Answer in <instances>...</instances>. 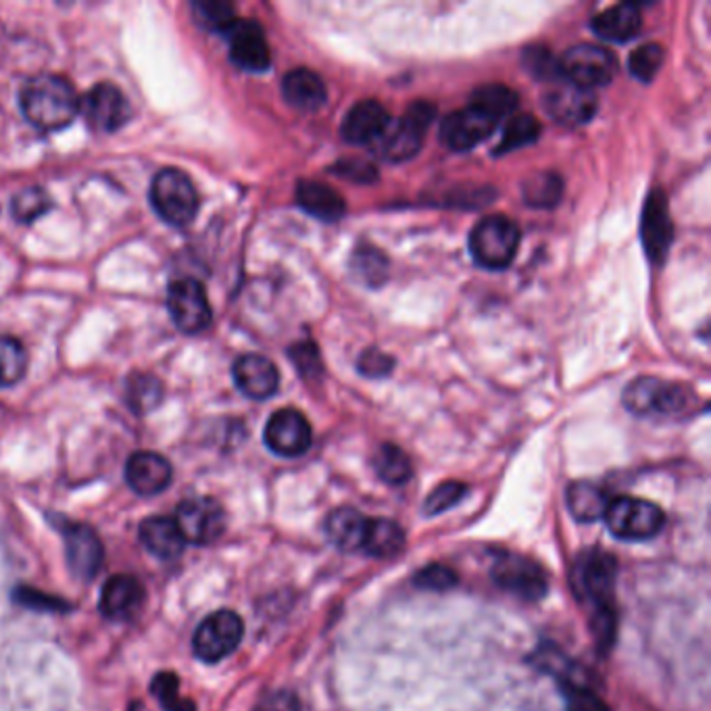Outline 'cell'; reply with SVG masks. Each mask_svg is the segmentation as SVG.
<instances>
[{"label": "cell", "instance_id": "6da1fadb", "mask_svg": "<svg viewBox=\"0 0 711 711\" xmlns=\"http://www.w3.org/2000/svg\"><path fill=\"white\" fill-rule=\"evenodd\" d=\"M617 564L614 555L603 549L582 551L574 564L572 584L574 593L593 612V632L598 645L610 646L614 641V588Z\"/></svg>", "mask_w": 711, "mask_h": 711}, {"label": "cell", "instance_id": "7a4b0ae2", "mask_svg": "<svg viewBox=\"0 0 711 711\" xmlns=\"http://www.w3.org/2000/svg\"><path fill=\"white\" fill-rule=\"evenodd\" d=\"M19 107L30 126L50 134L74 124L80 114V98L64 76L40 74L23 84Z\"/></svg>", "mask_w": 711, "mask_h": 711}, {"label": "cell", "instance_id": "3957f363", "mask_svg": "<svg viewBox=\"0 0 711 711\" xmlns=\"http://www.w3.org/2000/svg\"><path fill=\"white\" fill-rule=\"evenodd\" d=\"M522 241L516 222L505 215H488L469 234V253L485 270H505L514 263Z\"/></svg>", "mask_w": 711, "mask_h": 711}, {"label": "cell", "instance_id": "277c9868", "mask_svg": "<svg viewBox=\"0 0 711 711\" xmlns=\"http://www.w3.org/2000/svg\"><path fill=\"white\" fill-rule=\"evenodd\" d=\"M150 205L165 224L186 227L193 224L201 201L193 179L176 167H165L150 184Z\"/></svg>", "mask_w": 711, "mask_h": 711}, {"label": "cell", "instance_id": "5b68a950", "mask_svg": "<svg viewBox=\"0 0 711 711\" xmlns=\"http://www.w3.org/2000/svg\"><path fill=\"white\" fill-rule=\"evenodd\" d=\"M536 662L545 672L553 674V679L559 680L567 711H610L605 701L591 689V676L584 674L582 665L572 662L559 649L540 646Z\"/></svg>", "mask_w": 711, "mask_h": 711}, {"label": "cell", "instance_id": "8992f818", "mask_svg": "<svg viewBox=\"0 0 711 711\" xmlns=\"http://www.w3.org/2000/svg\"><path fill=\"white\" fill-rule=\"evenodd\" d=\"M605 524L620 540H649L662 533L665 516L655 503L617 497L605 509Z\"/></svg>", "mask_w": 711, "mask_h": 711}, {"label": "cell", "instance_id": "52a82bcc", "mask_svg": "<svg viewBox=\"0 0 711 711\" xmlns=\"http://www.w3.org/2000/svg\"><path fill=\"white\" fill-rule=\"evenodd\" d=\"M689 403L691 392L686 388L651 376L636 378L624 390V405L634 416H672Z\"/></svg>", "mask_w": 711, "mask_h": 711}, {"label": "cell", "instance_id": "ba28073f", "mask_svg": "<svg viewBox=\"0 0 711 711\" xmlns=\"http://www.w3.org/2000/svg\"><path fill=\"white\" fill-rule=\"evenodd\" d=\"M244 636L243 617L230 610L207 615L194 632V655L201 662L217 663L234 653Z\"/></svg>", "mask_w": 711, "mask_h": 711}, {"label": "cell", "instance_id": "9c48e42d", "mask_svg": "<svg viewBox=\"0 0 711 711\" xmlns=\"http://www.w3.org/2000/svg\"><path fill=\"white\" fill-rule=\"evenodd\" d=\"M167 309L176 328L186 337H196L210 328V299L196 277H179L169 284Z\"/></svg>", "mask_w": 711, "mask_h": 711}, {"label": "cell", "instance_id": "30bf717a", "mask_svg": "<svg viewBox=\"0 0 711 711\" xmlns=\"http://www.w3.org/2000/svg\"><path fill=\"white\" fill-rule=\"evenodd\" d=\"M437 117V107L428 100L413 103L403 117L397 121L395 129L384 138L382 157L390 163L409 162L420 153L426 132Z\"/></svg>", "mask_w": 711, "mask_h": 711}, {"label": "cell", "instance_id": "8fae6325", "mask_svg": "<svg viewBox=\"0 0 711 711\" xmlns=\"http://www.w3.org/2000/svg\"><path fill=\"white\" fill-rule=\"evenodd\" d=\"M490 576L505 591L528 601L543 598L549 591V578L545 569L533 559L509 551L495 555Z\"/></svg>", "mask_w": 711, "mask_h": 711}, {"label": "cell", "instance_id": "7c38bea8", "mask_svg": "<svg viewBox=\"0 0 711 711\" xmlns=\"http://www.w3.org/2000/svg\"><path fill=\"white\" fill-rule=\"evenodd\" d=\"M559 76L566 81L593 90L614 80L615 57L595 45H578L567 50L559 61Z\"/></svg>", "mask_w": 711, "mask_h": 711}, {"label": "cell", "instance_id": "4fadbf2b", "mask_svg": "<svg viewBox=\"0 0 711 711\" xmlns=\"http://www.w3.org/2000/svg\"><path fill=\"white\" fill-rule=\"evenodd\" d=\"M80 111L86 124L98 134H114L124 128L132 117L128 98L111 81L95 84L81 98Z\"/></svg>", "mask_w": 711, "mask_h": 711}, {"label": "cell", "instance_id": "5bb4252c", "mask_svg": "<svg viewBox=\"0 0 711 711\" xmlns=\"http://www.w3.org/2000/svg\"><path fill=\"white\" fill-rule=\"evenodd\" d=\"M176 526L186 543L211 545L226 533V512L211 497H191L178 505Z\"/></svg>", "mask_w": 711, "mask_h": 711}, {"label": "cell", "instance_id": "9a60e30c", "mask_svg": "<svg viewBox=\"0 0 711 711\" xmlns=\"http://www.w3.org/2000/svg\"><path fill=\"white\" fill-rule=\"evenodd\" d=\"M265 445L280 457H301L313 442V432L308 418L296 409H280L265 426Z\"/></svg>", "mask_w": 711, "mask_h": 711}, {"label": "cell", "instance_id": "2e32d148", "mask_svg": "<svg viewBox=\"0 0 711 711\" xmlns=\"http://www.w3.org/2000/svg\"><path fill=\"white\" fill-rule=\"evenodd\" d=\"M545 111L564 126H582L588 124L597 114V97L593 90H586L574 84H555L543 95Z\"/></svg>", "mask_w": 711, "mask_h": 711}, {"label": "cell", "instance_id": "e0dca14e", "mask_svg": "<svg viewBox=\"0 0 711 711\" xmlns=\"http://www.w3.org/2000/svg\"><path fill=\"white\" fill-rule=\"evenodd\" d=\"M226 38L230 45V59L236 67L253 74L270 69L272 52H270L263 28L257 21L236 19V23L227 30Z\"/></svg>", "mask_w": 711, "mask_h": 711}, {"label": "cell", "instance_id": "ac0fdd59", "mask_svg": "<svg viewBox=\"0 0 711 711\" xmlns=\"http://www.w3.org/2000/svg\"><path fill=\"white\" fill-rule=\"evenodd\" d=\"M61 533H64L69 572L78 581H92L103 566V557H105V549L98 534L86 524H65Z\"/></svg>", "mask_w": 711, "mask_h": 711}, {"label": "cell", "instance_id": "d6986e66", "mask_svg": "<svg viewBox=\"0 0 711 711\" xmlns=\"http://www.w3.org/2000/svg\"><path fill=\"white\" fill-rule=\"evenodd\" d=\"M145 598L143 582L129 574H117L103 584L98 610L107 620L128 622L143 610Z\"/></svg>", "mask_w": 711, "mask_h": 711}, {"label": "cell", "instance_id": "ffe728a7", "mask_svg": "<svg viewBox=\"0 0 711 711\" xmlns=\"http://www.w3.org/2000/svg\"><path fill=\"white\" fill-rule=\"evenodd\" d=\"M495 128H497L495 119H490L488 115L469 105L468 109L452 111L451 115L445 117V121L440 126V140L451 150L464 153V150H469V148L485 143Z\"/></svg>", "mask_w": 711, "mask_h": 711}, {"label": "cell", "instance_id": "44dd1931", "mask_svg": "<svg viewBox=\"0 0 711 711\" xmlns=\"http://www.w3.org/2000/svg\"><path fill=\"white\" fill-rule=\"evenodd\" d=\"M641 236H643L646 257L651 259V263L662 265L668 251H670L672 238H674L668 201H665V194L662 191H653L646 198Z\"/></svg>", "mask_w": 711, "mask_h": 711}, {"label": "cell", "instance_id": "7402d4cb", "mask_svg": "<svg viewBox=\"0 0 711 711\" xmlns=\"http://www.w3.org/2000/svg\"><path fill=\"white\" fill-rule=\"evenodd\" d=\"M232 376L238 390L253 401H265L274 397L280 388V372L274 363L263 356L238 357L232 366Z\"/></svg>", "mask_w": 711, "mask_h": 711}, {"label": "cell", "instance_id": "603a6c76", "mask_svg": "<svg viewBox=\"0 0 711 711\" xmlns=\"http://www.w3.org/2000/svg\"><path fill=\"white\" fill-rule=\"evenodd\" d=\"M390 128V114L378 100H359L342 121V138L351 145H370Z\"/></svg>", "mask_w": 711, "mask_h": 711}, {"label": "cell", "instance_id": "cb8c5ba5", "mask_svg": "<svg viewBox=\"0 0 711 711\" xmlns=\"http://www.w3.org/2000/svg\"><path fill=\"white\" fill-rule=\"evenodd\" d=\"M126 480L136 495H159L172 483V464L159 452H134L126 464Z\"/></svg>", "mask_w": 711, "mask_h": 711}, {"label": "cell", "instance_id": "d4e9b609", "mask_svg": "<svg viewBox=\"0 0 711 711\" xmlns=\"http://www.w3.org/2000/svg\"><path fill=\"white\" fill-rule=\"evenodd\" d=\"M643 28L641 7L634 2H620L607 7L593 19V30L598 38L612 42H629Z\"/></svg>", "mask_w": 711, "mask_h": 711}, {"label": "cell", "instance_id": "484cf974", "mask_svg": "<svg viewBox=\"0 0 711 711\" xmlns=\"http://www.w3.org/2000/svg\"><path fill=\"white\" fill-rule=\"evenodd\" d=\"M282 95L299 111H318L325 105L328 90L322 78L305 67L292 69L282 80Z\"/></svg>", "mask_w": 711, "mask_h": 711}, {"label": "cell", "instance_id": "4316f807", "mask_svg": "<svg viewBox=\"0 0 711 711\" xmlns=\"http://www.w3.org/2000/svg\"><path fill=\"white\" fill-rule=\"evenodd\" d=\"M140 540L146 551H150L155 557L163 562H174L182 555L186 547V540L179 533L178 526L169 517H146L140 524Z\"/></svg>", "mask_w": 711, "mask_h": 711}, {"label": "cell", "instance_id": "83f0119b", "mask_svg": "<svg viewBox=\"0 0 711 711\" xmlns=\"http://www.w3.org/2000/svg\"><path fill=\"white\" fill-rule=\"evenodd\" d=\"M368 526L370 517L359 514L353 507H339L325 517V534L342 551L363 549Z\"/></svg>", "mask_w": 711, "mask_h": 711}, {"label": "cell", "instance_id": "f1b7e54d", "mask_svg": "<svg viewBox=\"0 0 711 711\" xmlns=\"http://www.w3.org/2000/svg\"><path fill=\"white\" fill-rule=\"evenodd\" d=\"M296 203L301 210L322 222H339L347 211V203L339 191L322 182H301L296 186Z\"/></svg>", "mask_w": 711, "mask_h": 711}, {"label": "cell", "instance_id": "f546056e", "mask_svg": "<svg viewBox=\"0 0 711 711\" xmlns=\"http://www.w3.org/2000/svg\"><path fill=\"white\" fill-rule=\"evenodd\" d=\"M405 547L403 528L387 519V517H370V526H368V536L363 543L361 553L376 557V559H388L399 555Z\"/></svg>", "mask_w": 711, "mask_h": 711}, {"label": "cell", "instance_id": "4dcf8cb0", "mask_svg": "<svg viewBox=\"0 0 711 711\" xmlns=\"http://www.w3.org/2000/svg\"><path fill=\"white\" fill-rule=\"evenodd\" d=\"M610 505L607 495L593 483H574L567 488V509L582 524L597 522L605 516V509Z\"/></svg>", "mask_w": 711, "mask_h": 711}, {"label": "cell", "instance_id": "1f68e13d", "mask_svg": "<svg viewBox=\"0 0 711 711\" xmlns=\"http://www.w3.org/2000/svg\"><path fill=\"white\" fill-rule=\"evenodd\" d=\"M474 109L483 111L488 115L490 119H495L497 124L501 121L503 117L514 114L517 107V95L503 86V84H488L478 88L474 95H471V103H469Z\"/></svg>", "mask_w": 711, "mask_h": 711}, {"label": "cell", "instance_id": "d6a6232c", "mask_svg": "<svg viewBox=\"0 0 711 711\" xmlns=\"http://www.w3.org/2000/svg\"><path fill=\"white\" fill-rule=\"evenodd\" d=\"M126 399H128L132 411L145 416V413L157 409L162 405V380L157 376H153V373H132L128 378V387H126Z\"/></svg>", "mask_w": 711, "mask_h": 711}, {"label": "cell", "instance_id": "836d02e7", "mask_svg": "<svg viewBox=\"0 0 711 711\" xmlns=\"http://www.w3.org/2000/svg\"><path fill=\"white\" fill-rule=\"evenodd\" d=\"M373 468L384 483L395 486L405 485L413 474L407 452L399 449L397 445H388V442L373 455Z\"/></svg>", "mask_w": 711, "mask_h": 711}, {"label": "cell", "instance_id": "e575fe53", "mask_svg": "<svg viewBox=\"0 0 711 711\" xmlns=\"http://www.w3.org/2000/svg\"><path fill=\"white\" fill-rule=\"evenodd\" d=\"M28 372V353L13 337H0V388L16 387Z\"/></svg>", "mask_w": 711, "mask_h": 711}, {"label": "cell", "instance_id": "d590c367", "mask_svg": "<svg viewBox=\"0 0 711 711\" xmlns=\"http://www.w3.org/2000/svg\"><path fill=\"white\" fill-rule=\"evenodd\" d=\"M562 193H564V182L549 172L536 174L533 178L526 179L522 186L524 201L530 207H538V210L555 207L562 198Z\"/></svg>", "mask_w": 711, "mask_h": 711}, {"label": "cell", "instance_id": "8d00e7d4", "mask_svg": "<svg viewBox=\"0 0 711 711\" xmlns=\"http://www.w3.org/2000/svg\"><path fill=\"white\" fill-rule=\"evenodd\" d=\"M193 16L207 32L224 33L236 23V13L230 2L222 0H198L193 2Z\"/></svg>", "mask_w": 711, "mask_h": 711}, {"label": "cell", "instance_id": "74e56055", "mask_svg": "<svg viewBox=\"0 0 711 711\" xmlns=\"http://www.w3.org/2000/svg\"><path fill=\"white\" fill-rule=\"evenodd\" d=\"M50 210L52 201L49 193L40 186H28L19 191L11 201V215L16 217L17 224H32Z\"/></svg>", "mask_w": 711, "mask_h": 711}, {"label": "cell", "instance_id": "f35d334b", "mask_svg": "<svg viewBox=\"0 0 711 711\" xmlns=\"http://www.w3.org/2000/svg\"><path fill=\"white\" fill-rule=\"evenodd\" d=\"M351 270L363 284L382 286L388 275V261L378 249L359 246L351 259Z\"/></svg>", "mask_w": 711, "mask_h": 711}, {"label": "cell", "instance_id": "ab89813d", "mask_svg": "<svg viewBox=\"0 0 711 711\" xmlns=\"http://www.w3.org/2000/svg\"><path fill=\"white\" fill-rule=\"evenodd\" d=\"M540 136V124L533 115H514L503 129L501 143L497 146V155L517 150L522 146L533 145Z\"/></svg>", "mask_w": 711, "mask_h": 711}, {"label": "cell", "instance_id": "60d3db41", "mask_svg": "<svg viewBox=\"0 0 711 711\" xmlns=\"http://www.w3.org/2000/svg\"><path fill=\"white\" fill-rule=\"evenodd\" d=\"M150 693L165 711H196L194 701L179 697V680L174 672H159L150 682Z\"/></svg>", "mask_w": 711, "mask_h": 711}, {"label": "cell", "instance_id": "b9f144b4", "mask_svg": "<svg viewBox=\"0 0 711 711\" xmlns=\"http://www.w3.org/2000/svg\"><path fill=\"white\" fill-rule=\"evenodd\" d=\"M662 64V47L651 42V45H643L632 52L631 59H629V69L636 80L651 81L658 76Z\"/></svg>", "mask_w": 711, "mask_h": 711}, {"label": "cell", "instance_id": "7bdbcfd3", "mask_svg": "<svg viewBox=\"0 0 711 711\" xmlns=\"http://www.w3.org/2000/svg\"><path fill=\"white\" fill-rule=\"evenodd\" d=\"M466 493H468V486L461 485V483H445V485L437 486L423 503V512L428 516H438L461 501L466 497Z\"/></svg>", "mask_w": 711, "mask_h": 711}, {"label": "cell", "instance_id": "ee69618b", "mask_svg": "<svg viewBox=\"0 0 711 711\" xmlns=\"http://www.w3.org/2000/svg\"><path fill=\"white\" fill-rule=\"evenodd\" d=\"M416 584L426 591H440L442 593L457 584V574L452 572L451 567L435 564V566L423 567L416 574Z\"/></svg>", "mask_w": 711, "mask_h": 711}, {"label": "cell", "instance_id": "f6af8a7d", "mask_svg": "<svg viewBox=\"0 0 711 711\" xmlns=\"http://www.w3.org/2000/svg\"><path fill=\"white\" fill-rule=\"evenodd\" d=\"M16 601H19L26 607L40 610V612H67V603L61 601V598L49 597L47 593L36 591V588H28V586L17 588Z\"/></svg>", "mask_w": 711, "mask_h": 711}, {"label": "cell", "instance_id": "bcb514c9", "mask_svg": "<svg viewBox=\"0 0 711 711\" xmlns=\"http://www.w3.org/2000/svg\"><path fill=\"white\" fill-rule=\"evenodd\" d=\"M524 59H526V69L543 80L559 76V64H553V57L547 49H526Z\"/></svg>", "mask_w": 711, "mask_h": 711}, {"label": "cell", "instance_id": "7dc6e473", "mask_svg": "<svg viewBox=\"0 0 711 711\" xmlns=\"http://www.w3.org/2000/svg\"><path fill=\"white\" fill-rule=\"evenodd\" d=\"M392 357L382 353L380 349H370L363 356L359 357V372L368 378H384L392 372Z\"/></svg>", "mask_w": 711, "mask_h": 711}, {"label": "cell", "instance_id": "c3c4849f", "mask_svg": "<svg viewBox=\"0 0 711 711\" xmlns=\"http://www.w3.org/2000/svg\"><path fill=\"white\" fill-rule=\"evenodd\" d=\"M291 359L303 373H313L320 370V353H318L313 342H301V344L292 347Z\"/></svg>", "mask_w": 711, "mask_h": 711}, {"label": "cell", "instance_id": "681fc988", "mask_svg": "<svg viewBox=\"0 0 711 711\" xmlns=\"http://www.w3.org/2000/svg\"><path fill=\"white\" fill-rule=\"evenodd\" d=\"M255 711H303L299 697L291 691H275L261 699Z\"/></svg>", "mask_w": 711, "mask_h": 711}, {"label": "cell", "instance_id": "f907efd6", "mask_svg": "<svg viewBox=\"0 0 711 711\" xmlns=\"http://www.w3.org/2000/svg\"><path fill=\"white\" fill-rule=\"evenodd\" d=\"M332 172L339 174L342 178H351L356 179V182H372L378 176L370 163L361 162H344L339 167H334Z\"/></svg>", "mask_w": 711, "mask_h": 711}, {"label": "cell", "instance_id": "816d5d0a", "mask_svg": "<svg viewBox=\"0 0 711 711\" xmlns=\"http://www.w3.org/2000/svg\"><path fill=\"white\" fill-rule=\"evenodd\" d=\"M129 711H146L145 703L136 701V703H132V708H129Z\"/></svg>", "mask_w": 711, "mask_h": 711}]
</instances>
